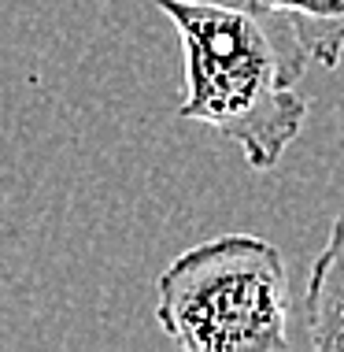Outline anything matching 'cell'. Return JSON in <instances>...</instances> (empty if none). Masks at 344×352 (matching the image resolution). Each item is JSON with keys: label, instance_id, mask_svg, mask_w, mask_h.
<instances>
[{"label": "cell", "instance_id": "cell-1", "mask_svg": "<svg viewBox=\"0 0 344 352\" xmlns=\"http://www.w3.org/2000/svg\"><path fill=\"white\" fill-rule=\"evenodd\" d=\"M156 8L174 23L185 52L178 119L211 126L252 170L278 167L311 108L300 93L311 56L300 41L252 8L215 0H156Z\"/></svg>", "mask_w": 344, "mask_h": 352}, {"label": "cell", "instance_id": "cell-2", "mask_svg": "<svg viewBox=\"0 0 344 352\" xmlns=\"http://www.w3.org/2000/svg\"><path fill=\"white\" fill-rule=\"evenodd\" d=\"M156 322L185 352L289 349L285 256L260 234L193 245L156 278Z\"/></svg>", "mask_w": 344, "mask_h": 352}, {"label": "cell", "instance_id": "cell-3", "mask_svg": "<svg viewBox=\"0 0 344 352\" xmlns=\"http://www.w3.org/2000/svg\"><path fill=\"white\" fill-rule=\"evenodd\" d=\"M308 345L319 352H344V208L330 226L303 293Z\"/></svg>", "mask_w": 344, "mask_h": 352}, {"label": "cell", "instance_id": "cell-4", "mask_svg": "<svg viewBox=\"0 0 344 352\" xmlns=\"http://www.w3.org/2000/svg\"><path fill=\"white\" fill-rule=\"evenodd\" d=\"M252 12L282 23L311 63L337 67L344 52V0H248Z\"/></svg>", "mask_w": 344, "mask_h": 352}]
</instances>
